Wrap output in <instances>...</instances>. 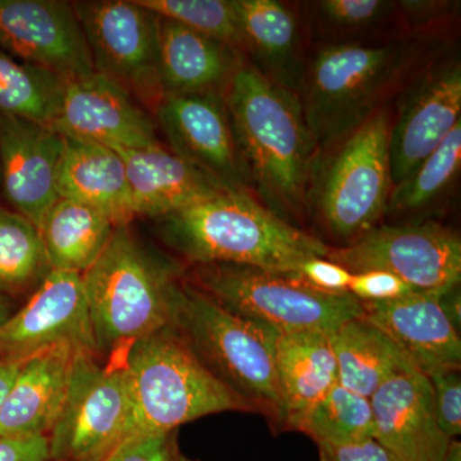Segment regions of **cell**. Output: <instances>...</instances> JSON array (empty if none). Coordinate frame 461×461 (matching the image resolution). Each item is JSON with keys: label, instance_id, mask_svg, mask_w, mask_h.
I'll return each instance as SVG.
<instances>
[{"label": "cell", "instance_id": "obj_3", "mask_svg": "<svg viewBox=\"0 0 461 461\" xmlns=\"http://www.w3.org/2000/svg\"><path fill=\"white\" fill-rule=\"evenodd\" d=\"M83 282L98 354L172 326L184 284L178 267L145 247L129 226L115 227Z\"/></svg>", "mask_w": 461, "mask_h": 461}, {"label": "cell", "instance_id": "obj_4", "mask_svg": "<svg viewBox=\"0 0 461 461\" xmlns=\"http://www.w3.org/2000/svg\"><path fill=\"white\" fill-rule=\"evenodd\" d=\"M122 366L131 405L126 438L173 432L224 411L258 412L206 368L173 326L132 342Z\"/></svg>", "mask_w": 461, "mask_h": 461}, {"label": "cell", "instance_id": "obj_20", "mask_svg": "<svg viewBox=\"0 0 461 461\" xmlns=\"http://www.w3.org/2000/svg\"><path fill=\"white\" fill-rule=\"evenodd\" d=\"M115 151L126 167L136 217L162 220L223 191L232 190L162 144Z\"/></svg>", "mask_w": 461, "mask_h": 461}, {"label": "cell", "instance_id": "obj_39", "mask_svg": "<svg viewBox=\"0 0 461 461\" xmlns=\"http://www.w3.org/2000/svg\"><path fill=\"white\" fill-rule=\"evenodd\" d=\"M0 461H50L48 437L0 438Z\"/></svg>", "mask_w": 461, "mask_h": 461}, {"label": "cell", "instance_id": "obj_27", "mask_svg": "<svg viewBox=\"0 0 461 461\" xmlns=\"http://www.w3.org/2000/svg\"><path fill=\"white\" fill-rule=\"evenodd\" d=\"M233 5L244 48L258 58L262 74L294 90L300 83L295 67L299 26L294 12L277 0H233Z\"/></svg>", "mask_w": 461, "mask_h": 461}, {"label": "cell", "instance_id": "obj_30", "mask_svg": "<svg viewBox=\"0 0 461 461\" xmlns=\"http://www.w3.org/2000/svg\"><path fill=\"white\" fill-rule=\"evenodd\" d=\"M299 432L320 445H344L375 438L371 399L336 384L309 411Z\"/></svg>", "mask_w": 461, "mask_h": 461}, {"label": "cell", "instance_id": "obj_38", "mask_svg": "<svg viewBox=\"0 0 461 461\" xmlns=\"http://www.w3.org/2000/svg\"><path fill=\"white\" fill-rule=\"evenodd\" d=\"M321 461H395L375 438L344 445H320Z\"/></svg>", "mask_w": 461, "mask_h": 461}, {"label": "cell", "instance_id": "obj_24", "mask_svg": "<svg viewBox=\"0 0 461 461\" xmlns=\"http://www.w3.org/2000/svg\"><path fill=\"white\" fill-rule=\"evenodd\" d=\"M276 369L284 402V429H299L309 411L338 384L330 333H278Z\"/></svg>", "mask_w": 461, "mask_h": 461}, {"label": "cell", "instance_id": "obj_22", "mask_svg": "<svg viewBox=\"0 0 461 461\" xmlns=\"http://www.w3.org/2000/svg\"><path fill=\"white\" fill-rule=\"evenodd\" d=\"M240 65L238 50L230 45L157 16V69L162 98L224 93Z\"/></svg>", "mask_w": 461, "mask_h": 461}, {"label": "cell", "instance_id": "obj_36", "mask_svg": "<svg viewBox=\"0 0 461 461\" xmlns=\"http://www.w3.org/2000/svg\"><path fill=\"white\" fill-rule=\"evenodd\" d=\"M417 293L402 278L386 271L354 273L348 294L362 303L391 302Z\"/></svg>", "mask_w": 461, "mask_h": 461}, {"label": "cell", "instance_id": "obj_28", "mask_svg": "<svg viewBox=\"0 0 461 461\" xmlns=\"http://www.w3.org/2000/svg\"><path fill=\"white\" fill-rule=\"evenodd\" d=\"M67 81L0 50V113L53 127Z\"/></svg>", "mask_w": 461, "mask_h": 461}, {"label": "cell", "instance_id": "obj_11", "mask_svg": "<svg viewBox=\"0 0 461 461\" xmlns=\"http://www.w3.org/2000/svg\"><path fill=\"white\" fill-rule=\"evenodd\" d=\"M94 69L147 102L162 99L157 69V14L136 0L72 3Z\"/></svg>", "mask_w": 461, "mask_h": 461}, {"label": "cell", "instance_id": "obj_19", "mask_svg": "<svg viewBox=\"0 0 461 461\" xmlns=\"http://www.w3.org/2000/svg\"><path fill=\"white\" fill-rule=\"evenodd\" d=\"M444 293L417 291L391 302H360L359 317L384 332L426 377L460 369V335L442 309Z\"/></svg>", "mask_w": 461, "mask_h": 461}, {"label": "cell", "instance_id": "obj_16", "mask_svg": "<svg viewBox=\"0 0 461 461\" xmlns=\"http://www.w3.org/2000/svg\"><path fill=\"white\" fill-rule=\"evenodd\" d=\"M461 67L456 60L426 69L406 90L390 129L393 186L402 182L460 122Z\"/></svg>", "mask_w": 461, "mask_h": 461}, {"label": "cell", "instance_id": "obj_43", "mask_svg": "<svg viewBox=\"0 0 461 461\" xmlns=\"http://www.w3.org/2000/svg\"><path fill=\"white\" fill-rule=\"evenodd\" d=\"M444 461H461V444L459 439H450Z\"/></svg>", "mask_w": 461, "mask_h": 461}, {"label": "cell", "instance_id": "obj_1", "mask_svg": "<svg viewBox=\"0 0 461 461\" xmlns=\"http://www.w3.org/2000/svg\"><path fill=\"white\" fill-rule=\"evenodd\" d=\"M223 94L249 184L288 222L308 202L320 150L299 95L244 63Z\"/></svg>", "mask_w": 461, "mask_h": 461}, {"label": "cell", "instance_id": "obj_21", "mask_svg": "<svg viewBox=\"0 0 461 461\" xmlns=\"http://www.w3.org/2000/svg\"><path fill=\"white\" fill-rule=\"evenodd\" d=\"M77 353L58 346L23 360L0 411V438L50 435L65 403Z\"/></svg>", "mask_w": 461, "mask_h": 461}, {"label": "cell", "instance_id": "obj_18", "mask_svg": "<svg viewBox=\"0 0 461 461\" xmlns=\"http://www.w3.org/2000/svg\"><path fill=\"white\" fill-rule=\"evenodd\" d=\"M375 439L395 461H444L450 438L437 424L429 377L414 366L388 378L371 397Z\"/></svg>", "mask_w": 461, "mask_h": 461}, {"label": "cell", "instance_id": "obj_29", "mask_svg": "<svg viewBox=\"0 0 461 461\" xmlns=\"http://www.w3.org/2000/svg\"><path fill=\"white\" fill-rule=\"evenodd\" d=\"M51 271L41 230L0 205V295L36 288Z\"/></svg>", "mask_w": 461, "mask_h": 461}, {"label": "cell", "instance_id": "obj_41", "mask_svg": "<svg viewBox=\"0 0 461 461\" xmlns=\"http://www.w3.org/2000/svg\"><path fill=\"white\" fill-rule=\"evenodd\" d=\"M442 309H444L446 317L453 324L454 329L459 332L461 323V300L459 288L453 287L450 290L445 291L441 295Z\"/></svg>", "mask_w": 461, "mask_h": 461}, {"label": "cell", "instance_id": "obj_33", "mask_svg": "<svg viewBox=\"0 0 461 461\" xmlns=\"http://www.w3.org/2000/svg\"><path fill=\"white\" fill-rule=\"evenodd\" d=\"M395 7L396 3L384 0H323L317 3L321 20L341 32H355L375 25Z\"/></svg>", "mask_w": 461, "mask_h": 461}, {"label": "cell", "instance_id": "obj_6", "mask_svg": "<svg viewBox=\"0 0 461 461\" xmlns=\"http://www.w3.org/2000/svg\"><path fill=\"white\" fill-rule=\"evenodd\" d=\"M215 377L284 429V402L276 369L278 332L230 313L184 282L173 323Z\"/></svg>", "mask_w": 461, "mask_h": 461}, {"label": "cell", "instance_id": "obj_2", "mask_svg": "<svg viewBox=\"0 0 461 461\" xmlns=\"http://www.w3.org/2000/svg\"><path fill=\"white\" fill-rule=\"evenodd\" d=\"M163 235L178 253L199 266L230 264L295 273L330 249L267 206L247 190H227L162 218Z\"/></svg>", "mask_w": 461, "mask_h": 461}, {"label": "cell", "instance_id": "obj_8", "mask_svg": "<svg viewBox=\"0 0 461 461\" xmlns=\"http://www.w3.org/2000/svg\"><path fill=\"white\" fill-rule=\"evenodd\" d=\"M196 284L230 313L278 333H332L359 317L362 305L350 294L333 295L309 286L294 273L253 267L208 264L196 269Z\"/></svg>", "mask_w": 461, "mask_h": 461}, {"label": "cell", "instance_id": "obj_25", "mask_svg": "<svg viewBox=\"0 0 461 461\" xmlns=\"http://www.w3.org/2000/svg\"><path fill=\"white\" fill-rule=\"evenodd\" d=\"M115 226L107 215L59 198L39 227L51 269L84 275L107 249Z\"/></svg>", "mask_w": 461, "mask_h": 461}, {"label": "cell", "instance_id": "obj_37", "mask_svg": "<svg viewBox=\"0 0 461 461\" xmlns=\"http://www.w3.org/2000/svg\"><path fill=\"white\" fill-rule=\"evenodd\" d=\"M294 275L315 290L333 295L348 294V285L353 277V273L327 258H311L300 264Z\"/></svg>", "mask_w": 461, "mask_h": 461}, {"label": "cell", "instance_id": "obj_31", "mask_svg": "<svg viewBox=\"0 0 461 461\" xmlns=\"http://www.w3.org/2000/svg\"><path fill=\"white\" fill-rule=\"evenodd\" d=\"M461 166V121L445 140L393 186L387 211L403 213L429 205L450 187Z\"/></svg>", "mask_w": 461, "mask_h": 461}, {"label": "cell", "instance_id": "obj_9", "mask_svg": "<svg viewBox=\"0 0 461 461\" xmlns=\"http://www.w3.org/2000/svg\"><path fill=\"white\" fill-rule=\"evenodd\" d=\"M130 412L123 366L76 354L65 403L48 435L50 460H104L126 438Z\"/></svg>", "mask_w": 461, "mask_h": 461}, {"label": "cell", "instance_id": "obj_44", "mask_svg": "<svg viewBox=\"0 0 461 461\" xmlns=\"http://www.w3.org/2000/svg\"><path fill=\"white\" fill-rule=\"evenodd\" d=\"M12 314H14V309H12L11 302H9L8 297L0 295V326H2Z\"/></svg>", "mask_w": 461, "mask_h": 461}, {"label": "cell", "instance_id": "obj_26", "mask_svg": "<svg viewBox=\"0 0 461 461\" xmlns=\"http://www.w3.org/2000/svg\"><path fill=\"white\" fill-rule=\"evenodd\" d=\"M330 341L339 384L368 399L388 378L412 366L384 332L360 317L341 324Z\"/></svg>", "mask_w": 461, "mask_h": 461}, {"label": "cell", "instance_id": "obj_13", "mask_svg": "<svg viewBox=\"0 0 461 461\" xmlns=\"http://www.w3.org/2000/svg\"><path fill=\"white\" fill-rule=\"evenodd\" d=\"M0 50L65 81L95 72L72 3L0 0Z\"/></svg>", "mask_w": 461, "mask_h": 461}, {"label": "cell", "instance_id": "obj_17", "mask_svg": "<svg viewBox=\"0 0 461 461\" xmlns=\"http://www.w3.org/2000/svg\"><path fill=\"white\" fill-rule=\"evenodd\" d=\"M65 136L53 127L0 113V186L11 209L41 227L59 200Z\"/></svg>", "mask_w": 461, "mask_h": 461}, {"label": "cell", "instance_id": "obj_10", "mask_svg": "<svg viewBox=\"0 0 461 461\" xmlns=\"http://www.w3.org/2000/svg\"><path fill=\"white\" fill-rule=\"evenodd\" d=\"M326 258L353 275L393 273L421 293H444L460 284L459 233L433 221L372 227L351 244L330 249Z\"/></svg>", "mask_w": 461, "mask_h": 461}, {"label": "cell", "instance_id": "obj_32", "mask_svg": "<svg viewBox=\"0 0 461 461\" xmlns=\"http://www.w3.org/2000/svg\"><path fill=\"white\" fill-rule=\"evenodd\" d=\"M159 17L168 18L194 32L230 45L244 48L233 0H136Z\"/></svg>", "mask_w": 461, "mask_h": 461}, {"label": "cell", "instance_id": "obj_42", "mask_svg": "<svg viewBox=\"0 0 461 461\" xmlns=\"http://www.w3.org/2000/svg\"><path fill=\"white\" fill-rule=\"evenodd\" d=\"M23 362H14V360L3 359L0 357V411L5 405V399L14 378H16L18 369Z\"/></svg>", "mask_w": 461, "mask_h": 461}, {"label": "cell", "instance_id": "obj_40", "mask_svg": "<svg viewBox=\"0 0 461 461\" xmlns=\"http://www.w3.org/2000/svg\"><path fill=\"white\" fill-rule=\"evenodd\" d=\"M403 11L408 12V16L418 21L433 20L438 14H444L448 8L447 2H420V0H406L400 2Z\"/></svg>", "mask_w": 461, "mask_h": 461}, {"label": "cell", "instance_id": "obj_14", "mask_svg": "<svg viewBox=\"0 0 461 461\" xmlns=\"http://www.w3.org/2000/svg\"><path fill=\"white\" fill-rule=\"evenodd\" d=\"M157 122L171 151L232 190H247L224 94L220 91L163 96Z\"/></svg>", "mask_w": 461, "mask_h": 461}, {"label": "cell", "instance_id": "obj_35", "mask_svg": "<svg viewBox=\"0 0 461 461\" xmlns=\"http://www.w3.org/2000/svg\"><path fill=\"white\" fill-rule=\"evenodd\" d=\"M429 379L437 424L446 437L456 438L461 433L460 369L437 373Z\"/></svg>", "mask_w": 461, "mask_h": 461}, {"label": "cell", "instance_id": "obj_7", "mask_svg": "<svg viewBox=\"0 0 461 461\" xmlns=\"http://www.w3.org/2000/svg\"><path fill=\"white\" fill-rule=\"evenodd\" d=\"M390 129V113L379 108L336 142L324 165L317 163L308 200L332 235L357 238L386 213L393 190Z\"/></svg>", "mask_w": 461, "mask_h": 461}, {"label": "cell", "instance_id": "obj_34", "mask_svg": "<svg viewBox=\"0 0 461 461\" xmlns=\"http://www.w3.org/2000/svg\"><path fill=\"white\" fill-rule=\"evenodd\" d=\"M103 461H193L182 453L178 430L123 439Z\"/></svg>", "mask_w": 461, "mask_h": 461}, {"label": "cell", "instance_id": "obj_23", "mask_svg": "<svg viewBox=\"0 0 461 461\" xmlns=\"http://www.w3.org/2000/svg\"><path fill=\"white\" fill-rule=\"evenodd\" d=\"M58 194L102 212L115 227L129 226L136 217L122 158L104 145L65 136Z\"/></svg>", "mask_w": 461, "mask_h": 461}, {"label": "cell", "instance_id": "obj_15", "mask_svg": "<svg viewBox=\"0 0 461 461\" xmlns=\"http://www.w3.org/2000/svg\"><path fill=\"white\" fill-rule=\"evenodd\" d=\"M53 129L66 138L114 149L159 145L156 122L122 85L94 72L67 81Z\"/></svg>", "mask_w": 461, "mask_h": 461}, {"label": "cell", "instance_id": "obj_12", "mask_svg": "<svg viewBox=\"0 0 461 461\" xmlns=\"http://www.w3.org/2000/svg\"><path fill=\"white\" fill-rule=\"evenodd\" d=\"M58 346L98 354L83 275L51 269L29 302L0 326V357L23 362Z\"/></svg>", "mask_w": 461, "mask_h": 461}, {"label": "cell", "instance_id": "obj_5", "mask_svg": "<svg viewBox=\"0 0 461 461\" xmlns=\"http://www.w3.org/2000/svg\"><path fill=\"white\" fill-rule=\"evenodd\" d=\"M415 59V45L342 44L321 48L297 94L318 148L332 147L378 111Z\"/></svg>", "mask_w": 461, "mask_h": 461}]
</instances>
